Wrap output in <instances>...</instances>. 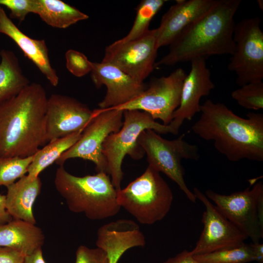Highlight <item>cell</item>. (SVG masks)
Wrapping results in <instances>:
<instances>
[{
    "label": "cell",
    "instance_id": "5bb4252c",
    "mask_svg": "<svg viewBox=\"0 0 263 263\" xmlns=\"http://www.w3.org/2000/svg\"><path fill=\"white\" fill-rule=\"evenodd\" d=\"M94 115L86 105L70 96L53 94L46 111V143L83 131Z\"/></svg>",
    "mask_w": 263,
    "mask_h": 263
},
{
    "label": "cell",
    "instance_id": "9a60e30c",
    "mask_svg": "<svg viewBox=\"0 0 263 263\" xmlns=\"http://www.w3.org/2000/svg\"><path fill=\"white\" fill-rule=\"evenodd\" d=\"M205 60L196 58L190 61V70L183 82L179 106L168 125L174 134L178 133L185 120H191L197 113L200 112L201 98L208 95L215 88Z\"/></svg>",
    "mask_w": 263,
    "mask_h": 263
},
{
    "label": "cell",
    "instance_id": "e575fe53",
    "mask_svg": "<svg viewBox=\"0 0 263 263\" xmlns=\"http://www.w3.org/2000/svg\"><path fill=\"white\" fill-rule=\"evenodd\" d=\"M23 263H46L43 257L42 249L26 256Z\"/></svg>",
    "mask_w": 263,
    "mask_h": 263
},
{
    "label": "cell",
    "instance_id": "4fadbf2b",
    "mask_svg": "<svg viewBox=\"0 0 263 263\" xmlns=\"http://www.w3.org/2000/svg\"><path fill=\"white\" fill-rule=\"evenodd\" d=\"M193 193L204 205L202 222L203 229L194 248L192 255L235 247L245 243L247 236L234 225L219 208L198 188Z\"/></svg>",
    "mask_w": 263,
    "mask_h": 263
},
{
    "label": "cell",
    "instance_id": "7c38bea8",
    "mask_svg": "<svg viewBox=\"0 0 263 263\" xmlns=\"http://www.w3.org/2000/svg\"><path fill=\"white\" fill-rule=\"evenodd\" d=\"M155 29L124 43L117 40L107 46L102 62L109 63L143 83L155 68L157 50Z\"/></svg>",
    "mask_w": 263,
    "mask_h": 263
},
{
    "label": "cell",
    "instance_id": "ba28073f",
    "mask_svg": "<svg viewBox=\"0 0 263 263\" xmlns=\"http://www.w3.org/2000/svg\"><path fill=\"white\" fill-rule=\"evenodd\" d=\"M205 194L252 243H260L263 238L262 181L229 195L211 189L206 190Z\"/></svg>",
    "mask_w": 263,
    "mask_h": 263
},
{
    "label": "cell",
    "instance_id": "4316f807",
    "mask_svg": "<svg viewBox=\"0 0 263 263\" xmlns=\"http://www.w3.org/2000/svg\"><path fill=\"white\" fill-rule=\"evenodd\" d=\"M34 155L25 158L0 156V187L12 184L27 173Z\"/></svg>",
    "mask_w": 263,
    "mask_h": 263
},
{
    "label": "cell",
    "instance_id": "277c9868",
    "mask_svg": "<svg viewBox=\"0 0 263 263\" xmlns=\"http://www.w3.org/2000/svg\"><path fill=\"white\" fill-rule=\"evenodd\" d=\"M54 184L69 210L83 213L90 220L110 218L121 208L117 200V190L107 173L76 176L60 166L56 172Z\"/></svg>",
    "mask_w": 263,
    "mask_h": 263
},
{
    "label": "cell",
    "instance_id": "52a82bcc",
    "mask_svg": "<svg viewBox=\"0 0 263 263\" xmlns=\"http://www.w3.org/2000/svg\"><path fill=\"white\" fill-rule=\"evenodd\" d=\"M185 136V134H182L169 140L153 130L147 129L140 133L137 142L147 155L148 166L174 182L188 199L194 203L197 199L186 183L181 161L198 160L200 154L198 146L188 143Z\"/></svg>",
    "mask_w": 263,
    "mask_h": 263
},
{
    "label": "cell",
    "instance_id": "d4e9b609",
    "mask_svg": "<svg viewBox=\"0 0 263 263\" xmlns=\"http://www.w3.org/2000/svg\"><path fill=\"white\" fill-rule=\"evenodd\" d=\"M165 0H142L136 7V16L133 25L127 35L117 41L124 43L144 35L150 29V22L161 9Z\"/></svg>",
    "mask_w": 263,
    "mask_h": 263
},
{
    "label": "cell",
    "instance_id": "8d00e7d4",
    "mask_svg": "<svg viewBox=\"0 0 263 263\" xmlns=\"http://www.w3.org/2000/svg\"><path fill=\"white\" fill-rule=\"evenodd\" d=\"M257 3L259 6V8L263 10V1L262 0H258Z\"/></svg>",
    "mask_w": 263,
    "mask_h": 263
},
{
    "label": "cell",
    "instance_id": "4dcf8cb0",
    "mask_svg": "<svg viewBox=\"0 0 263 263\" xmlns=\"http://www.w3.org/2000/svg\"><path fill=\"white\" fill-rule=\"evenodd\" d=\"M75 263H109L106 253L102 249L91 248L81 245L75 252Z\"/></svg>",
    "mask_w": 263,
    "mask_h": 263
},
{
    "label": "cell",
    "instance_id": "cb8c5ba5",
    "mask_svg": "<svg viewBox=\"0 0 263 263\" xmlns=\"http://www.w3.org/2000/svg\"><path fill=\"white\" fill-rule=\"evenodd\" d=\"M82 131L49 142L34 155L27 174L30 177H38L44 169L56 162L60 155L70 148L80 138Z\"/></svg>",
    "mask_w": 263,
    "mask_h": 263
},
{
    "label": "cell",
    "instance_id": "6da1fadb",
    "mask_svg": "<svg viewBox=\"0 0 263 263\" xmlns=\"http://www.w3.org/2000/svg\"><path fill=\"white\" fill-rule=\"evenodd\" d=\"M201 115L191 128L202 139L213 142L228 160L263 161V114L249 112L238 116L222 103L206 100Z\"/></svg>",
    "mask_w": 263,
    "mask_h": 263
},
{
    "label": "cell",
    "instance_id": "8992f818",
    "mask_svg": "<svg viewBox=\"0 0 263 263\" xmlns=\"http://www.w3.org/2000/svg\"><path fill=\"white\" fill-rule=\"evenodd\" d=\"M123 125L116 132L110 134L102 146V153L107 164V173L117 190L121 189L123 178L122 169L123 160L126 155L139 160L145 154L138 144L140 133L150 129L157 133L173 134L169 125L155 121L148 113L137 110L123 111Z\"/></svg>",
    "mask_w": 263,
    "mask_h": 263
},
{
    "label": "cell",
    "instance_id": "d6a6232c",
    "mask_svg": "<svg viewBox=\"0 0 263 263\" xmlns=\"http://www.w3.org/2000/svg\"><path fill=\"white\" fill-rule=\"evenodd\" d=\"M162 263H201L190 254V251L184 250L173 257L169 258Z\"/></svg>",
    "mask_w": 263,
    "mask_h": 263
},
{
    "label": "cell",
    "instance_id": "1f68e13d",
    "mask_svg": "<svg viewBox=\"0 0 263 263\" xmlns=\"http://www.w3.org/2000/svg\"><path fill=\"white\" fill-rule=\"evenodd\" d=\"M26 256L16 249L0 246V263H23Z\"/></svg>",
    "mask_w": 263,
    "mask_h": 263
},
{
    "label": "cell",
    "instance_id": "484cf974",
    "mask_svg": "<svg viewBox=\"0 0 263 263\" xmlns=\"http://www.w3.org/2000/svg\"><path fill=\"white\" fill-rule=\"evenodd\" d=\"M201 263H248L254 262L252 244L193 255Z\"/></svg>",
    "mask_w": 263,
    "mask_h": 263
},
{
    "label": "cell",
    "instance_id": "d590c367",
    "mask_svg": "<svg viewBox=\"0 0 263 263\" xmlns=\"http://www.w3.org/2000/svg\"><path fill=\"white\" fill-rule=\"evenodd\" d=\"M254 262L263 263V244L260 243L252 244Z\"/></svg>",
    "mask_w": 263,
    "mask_h": 263
},
{
    "label": "cell",
    "instance_id": "f1b7e54d",
    "mask_svg": "<svg viewBox=\"0 0 263 263\" xmlns=\"http://www.w3.org/2000/svg\"><path fill=\"white\" fill-rule=\"evenodd\" d=\"M65 58L67 70L76 77L84 76L92 70L93 62L80 52L69 49L65 53Z\"/></svg>",
    "mask_w": 263,
    "mask_h": 263
},
{
    "label": "cell",
    "instance_id": "9c48e42d",
    "mask_svg": "<svg viewBox=\"0 0 263 263\" xmlns=\"http://www.w3.org/2000/svg\"><path fill=\"white\" fill-rule=\"evenodd\" d=\"M258 17L244 19L235 24L234 50L228 69L236 75L237 84L263 79V32Z\"/></svg>",
    "mask_w": 263,
    "mask_h": 263
},
{
    "label": "cell",
    "instance_id": "83f0119b",
    "mask_svg": "<svg viewBox=\"0 0 263 263\" xmlns=\"http://www.w3.org/2000/svg\"><path fill=\"white\" fill-rule=\"evenodd\" d=\"M232 92L231 95L243 108L255 111L263 109V82L248 83Z\"/></svg>",
    "mask_w": 263,
    "mask_h": 263
},
{
    "label": "cell",
    "instance_id": "5b68a950",
    "mask_svg": "<svg viewBox=\"0 0 263 263\" xmlns=\"http://www.w3.org/2000/svg\"><path fill=\"white\" fill-rule=\"evenodd\" d=\"M173 199L172 190L160 172L149 166L140 176L117 193L120 207L139 223L148 225L166 217Z\"/></svg>",
    "mask_w": 263,
    "mask_h": 263
},
{
    "label": "cell",
    "instance_id": "d6986e66",
    "mask_svg": "<svg viewBox=\"0 0 263 263\" xmlns=\"http://www.w3.org/2000/svg\"><path fill=\"white\" fill-rule=\"evenodd\" d=\"M0 33L6 35L17 44L24 56L33 62L52 85L55 87L58 85L59 77L51 65L45 41L33 39L23 33L1 6Z\"/></svg>",
    "mask_w": 263,
    "mask_h": 263
},
{
    "label": "cell",
    "instance_id": "8fae6325",
    "mask_svg": "<svg viewBox=\"0 0 263 263\" xmlns=\"http://www.w3.org/2000/svg\"><path fill=\"white\" fill-rule=\"evenodd\" d=\"M187 74L179 68L168 76L155 78L145 90L132 100L113 109L137 110L149 113L154 119L168 125L180 102L184 80Z\"/></svg>",
    "mask_w": 263,
    "mask_h": 263
},
{
    "label": "cell",
    "instance_id": "836d02e7",
    "mask_svg": "<svg viewBox=\"0 0 263 263\" xmlns=\"http://www.w3.org/2000/svg\"><path fill=\"white\" fill-rule=\"evenodd\" d=\"M5 195L0 194V225L5 224L13 220L5 206Z\"/></svg>",
    "mask_w": 263,
    "mask_h": 263
},
{
    "label": "cell",
    "instance_id": "2e32d148",
    "mask_svg": "<svg viewBox=\"0 0 263 263\" xmlns=\"http://www.w3.org/2000/svg\"><path fill=\"white\" fill-rule=\"evenodd\" d=\"M91 77L95 87L106 86L104 98L98 104L100 109L113 108L125 104L140 95L146 89L140 83L109 63L93 62Z\"/></svg>",
    "mask_w": 263,
    "mask_h": 263
},
{
    "label": "cell",
    "instance_id": "e0dca14e",
    "mask_svg": "<svg viewBox=\"0 0 263 263\" xmlns=\"http://www.w3.org/2000/svg\"><path fill=\"white\" fill-rule=\"evenodd\" d=\"M217 0H177L155 29L157 46L169 45L188 27L208 12Z\"/></svg>",
    "mask_w": 263,
    "mask_h": 263
},
{
    "label": "cell",
    "instance_id": "7402d4cb",
    "mask_svg": "<svg viewBox=\"0 0 263 263\" xmlns=\"http://www.w3.org/2000/svg\"><path fill=\"white\" fill-rule=\"evenodd\" d=\"M34 13L47 25L66 28L89 17L78 9L60 0H35Z\"/></svg>",
    "mask_w": 263,
    "mask_h": 263
},
{
    "label": "cell",
    "instance_id": "ffe728a7",
    "mask_svg": "<svg viewBox=\"0 0 263 263\" xmlns=\"http://www.w3.org/2000/svg\"><path fill=\"white\" fill-rule=\"evenodd\" d=\"M41 186L39 177L33 178L26 174L6 187V208L13 219L36 224L33 207Z\"/></svg>",
    "mask_w": 263,
    "mask_h": 263
},
{
    "label": "cell",
    "instance_id": "ac0fdd59",
    "mask_svg": "<svg viewBox=\"0 0 263 263\" xmlns=\"http://www.w3.org/2000/svg\"><path fill=\"white\" fill-rule=\"evenodd\" d=\"M96 244L106 253L109 263H117L128 250L145 246L146 240L137 223L118 219L98 228Z\"/></svg>",
    "mask_w": 263,
    "mask_h": 263
},
{
    "label": "cell",
    "instance_id": "44dd1931",
    "mask_svg": "<svg viewBox=\"0 0 263 263\" xmlns=\"http://www.w3.org/2000/svg\"><path fill=\"white\" fill-rule=\"evenodd\" d=\"M45 237L41 229L21 220L0 225V246L16 249L26 256L42 249Z\"/></svg>",
    "mask_w": 263,
    "mask_h": 263
},
{
    "label": "cell",
    "instance_id": "f546056e",
    "mask_svg": "<svg viewBox=\"0 0 263 263\" xmlns=\"http://www.w3.org/2000/svg\"><path fill=\"white\" fill-rule=\"evenodd\" d=\"M1 5L10 11L12 18L22 22L28 14L34 13L35 0H0V6Z\"/></svg>",
    "mask_w": 263,
    "mask_h": 263
},
{
    "label": "cell",
    "instance_id": "603a6c76",
    "mask_svg": "<svg viewBox=\"0 0 263 263\" xmlns=\"http://www.w3.org/2000/svg\"><path fill=\"white\" fill-rule=\"evenodd\" d=\"M0 104L19 94L30 82L23 74L18 57L11 51L0 52Z\"/></svg>",
    "mask_w": 263,
    "mask_h": 263
},
{
    "label": "cell",
    "instance_id": "3957f363",
    "mask_svg": "<svg viewBox=\"0 0 263 263\" xmlns=\"http://www.w3.org/2000/svg\"><path fill=\"white\" fill-rule=\"evenodd\" d=\"M241 0H217L205 15L185 29L154 67L173 66L214 55H232L234 16Z\"/></svg>",
    "mask_w": 263,
    "mask_h": 263
},
{
    "label": "cell",
    "instance_id": "30bf717a",
    "mask_svg": "<svg viewBox=\"0 0 263 263\" xmlns=\"http://www.w3.org/2000/svg\"><path fill=\"white\" fill-rule=\"evenodd\" d=\"M93 111V117L83 130L80 138L60 155L56 164L63 166L68 159L81 158L93 162L97 172L107 173V164L102 153L103 144L110 134L121 129L123 111L109 108Z\"/></svg>",
    "mask_w": 263,
    "mask_h": 263
},
{
    "label": "cell",
    "instance_id": "7a4b0ae2",
    "mask_svg": "<svg viewBox=\"0 0 263 263\" xmlns=\"http://www.w3.org/2000/svg\"><path fill=\"white\" fill-rule=\"evenodd\" d=\"M47 100L43 87L32 83L0 104V156H31L46 144Z\"/></svg>",
    "mask_w": 263,
    "mask_h": 263
}]
</instances>
